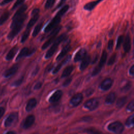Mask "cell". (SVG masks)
Listing matches in <instances>:
<instances>
[{"label": "cell", "mask_w": 134, "mask_h": 134, "mask_svg": "<svg viewBox=\"0 0 134 134\" xmlns=\"http://www.w3.org/2000/svg\"><path fill=\"white\" fill-rule=\"evenodd\" d=\"M108 130L115 133H121L124 130V127L121 122L118 121H116L110 123L107 127Z\"/></svg>", "instance_id": "cell-3"}, {"label": "cell", "mask_w": 134, "mask_h": 134, "mask_svg": "<svg viewBox=\"0 0 134 134\" xmlns=\"http://www.w3.org/2000/svg\"><path fill=\"white\" fill-rule=\"evenodd\" d=\"M39 15H37L36 16H34L32 17V18L30 19L29 22L28 23L27 26H26V29H30V28L35 24V23L37 21L38 18H39Z\"/></svg>", "instance_id": "cell-26"}, {"label": "cell", "mask_w": 134, "mask_h": 134, "mask_svg": "<svg viewBox=\"0 0 134 134\" xmlns=\"http://www.w3.org/2000/svg\"><path fill=\"white\" fill-rule=\"evenodd\" d=\"M123 49L125 52H128L131 49V38L129 34H127L123 43Z\"/></svg>", "instance_id": "cell-16"}, {"label": "cell", "mask_w": 134, "mask_h": 134, "mask_svg": "<svg viewBox=\"0 0 134 134\" xmlns=\"http://www.w3.org/2000/svg\"><path fill=\"white\" fill-rule=\"evenodd\" d=\"M25 0H17L16 2L14 3V5L12 7V9H14L16 8L17 7L20 6L21 4H22L24 2Z\"/></svg>", "instance_id": "cell-41"}, {"label": "cell", "mask_w": 134, "mask_h": 134, "mask_svg": "<svg viewBox=\"0 0 134 134\" xmlns=\"http://www.w3.org/2000/svg\"><path fill=\"white\" fill-rule=\"evenodd\" d=\"M71 58V55H68L60 63H59V64L53 69V72H52V73H53V74H55V73H57L60 70V69H61V68L62 67V65H63L64 64H65V63H66L67 62H68V61L70 60Z\"/></svg>", "instance_id": "cell-21"}, {"label": "cell", "mask_w": 134, "mask_h": 134, "mask_svg": "<svg viewBox=\"0 0 134 134\" xmlns=\"http://www.w3.org/2000/svg\"><path fill=\"white\" fill-rule=\"evenodd\" d=\"M126 110L129 112H132L134 110V102L131 100L127 106Z\"/></svg>", "instance_id": "cell-39"}, {"label": "cell", "mask_w": 134, "mask_h": 134, "mask_svg": "<svg viewBox=\"0 0 134 134\" xmlns=\"http://www.w3.org/2000/svg\"><path fill=\"white\" fill-rule=\"evenodd\" d=\"M69 8V6L68 5H65L59 9V10L57 12L56 15L60 17H62L68 10Z\"/></svg>", "instance_id": "cell-30"}, {"label": "cell", "mask_w": 134, "mask_h": 134, "mask_svg": "<svg viewBox=\"0 0 134 134\" xmlns=\"http://www.w3.org/2000/svg\"><path fill=\"white\" fill-rule=\"evenodd\" d=\"M27 9V5L26 4H24L23 5H22L15 13V14L14 15L13 17V20L20 17V16H21L22 15L24 14V13L26 10V9Z\"/></svg>", "instance_id": "cell-19"}, {"label": "cell", "mask_w": 134, "mask_h": 134, "mask_svg": "<svg viewBox=\"0 0 134 134\" xmlns=\"http://www.w3.org/2000/svg\"><path fill=\"white\" fill-rule=\"evenodd\" d=\"M129 73L130 75H134V65H132L129 69Z\"/></svg>", "instance_id": "cell-49"}, {"label": "cell", "mask_w": 134, "mask_h": 134, "mask_svg": "<svg viewBox=\"0 0 134 134\" xmlns=\"http://www.w3.org/2000/svg\"><path fill=\"white\" fill-rule=\"evenodd\" d=\"M30 29H27L25 31V32H24L23 35H22L21 38L20 42L21 43L25 42L26 41V40L28 39V38L29 36V34H30Z\"/></svg>", "instance_id": "cell-33"}, {"label": "cell", "mask_w": 134, "mask_h": 134, "mask_svg": "<svg viewBox=\"0 0 134 134\" xmlns=\"http://www.w3.org/2000/svg\"><path fill=\"white\" fill-rule=\"evenodd\" d=\"M116 53H113L110 57L109 58L108 62H107V65H111L113 64L114 63V62L116 61Z\"/></svg>", "instance_id": "cell-38"}, {"label": "cell", "mask_w": 134, "mask_h": 134, "mask_svg": "<svg viewBox=\"0 0 134 134\" xmlns=\"http://www.w3.org/2000/svg\"><path fill=\"white\" fill-rule=\"evenodd\" d=\"M18 50V48L17 46H15V47H13L9 51L8 53L7 54V55L6 56V59L7 61H9V60L13 59V58L14 57L16 53H17Z\"/></svg>", "instance_id": "cell-20"}, {"label": "cell", "mask_w": 134, "mask_h": 134, "mask_svg": "<svg viewBox=\"0 0 134 134\" xmlns=\"http://www.w3.org/2000/svg\"><path fill=\"white\" fill-rule=\"evenodd\" d=\"M61 19V17L55 15L52 19L50 21V23L47 25L44 29V32H48L51 31L53 29L57 26V25L60 23Z\"/></svg>", "instance_id": "cell-5"}, {"label": "cell", "mask_w": 134, "mask_h": 134, "mask_svg": "<svg viewBox=\"0 0 134 134\" xmlns=\"http://www.w3.org/2000/svg\"><path fill=\"white\" fill-rule=\"evenodd\" d=\"M5 112V109L2 106H0V119L4 116Z\"/></svg>", "instance_id": "cell-48"}, {"label": "cell", "mask_w": 134, "mask_h": 134, "mask_svg": "<svg viewBox=\"0 0 134 134\" xmlns=\"http://www.w3.org/2000/svg\"><path fill=\"white\" fill-rule=\"evenodd\" d=\"M12 1H13V0H3V1L0 4H1V5H5V4H7V3L10 2H12Z\"/></svg>", "instance_id": "cell-50"}, {"label": "cell", "mask_w": 134, "mask_h": 134, "mask_svg": "<svg viewBox=\"0 0 134 134\" xmlns=\"http://www.w3.org/2000/svg\"><path fill=\"white\" fill-rule=\"evenodd\" d=\"M18 118V114L17 112H12L8 115L4 120V126L9 127L13 125L17 121Z\"/></svg>", "instance_id": "cell-4"}, {"label": "cell", "mask_w": 134, "mask_h": 134, "mask_svg": "<svg viewBox=\"0 0 134 134\" xmlns=\"http://www.w3.org/2000/svg\"><path fill=\"white\" fill-rule=\"evenodd\" d=\"M67 37V35L65 33L62 34L56 38L54 41L53 42V44L51 46L50 48L47 51L45 55L46 59H49L51 58L57 49L58 46L60 44L61 42L63 41Z\"/></svg>", "instance_id": "cell-1"}, {"label": "cell", "mask_w": 134, "mask_h": 134, "mask_svg": "<svg viewBox=\"0 0 134 134\" xmlns=\"http://www.w3.org/2000/svg\"><path fill=\"white\" fill-rule=\"evenodd\" d=\"M62 28L61 26H58L56 27H55L54 29H53L48 36L49 38L48 39L42 44L41 47L42 50H44L47 48H48L53 42L54 41L55 39L56 38L57 35L58 34V33L60 32Z\"/></svg>", "instance_id": "cell-2"}, {"label": "cell", "mask_w": 134, "mask_h": 134, "mask_svg": "<svg viewBox=\"0 0 134 134\" xmlns=\"http://www.w3.org/2000/svg\"><path fill=\"white\" fill-rule=\"evenodd\" d=\"M29 49L27 47H24L18 53L17 58L16 60L21 59V58L25 57V56H28L29 55Z\"/></svg>", "instance_id": "cell-23"}, {"label": "cell", "mask_w": 134, "mask_h": 134, "mask_svg": "<svg viewBox=\"0 0 134 134\" xmlns=\"http://www.w3.org/2000/svg\"><path fill=\"white\" fill-rule=\"evenodd\" d=\"M80 66V69L81 71L84 70L89 65L91 61V57L90 55H86L82 60Z\"/></svg>", "instance_id": "cell-17"}, {"label": "cell", "mask_w": 134, "mask_h": 134, "mask_svg": "<svg viewBox=\"0 0 134 134\" xmlns=\"http://www.w3.org/2000/svg\"><path fill=\"white\" fill-rule=\"evenodd\" d=\"M86 50L84 48L80 49L75 54L74 58V62H78L82 60L86 55Z\"/></svg>", "instance_id": "cell-12"}, {"label": "cell", "mask_w": 134, "mask_h": 134, "mask_svg": "<svg viewBox=\"0 0 134 134\" xmlns=\"http://www.w3.org/2000/svg\"><path fill=\"white\" fill-rule=\"evenodd\" d=\"M71 49V46L70 44V42H69L67 44H66L62 49L60 53L58 54L56 58V60L59 61L61 60L62 58H63L66 54L67 53L70 51Z\"/></svg>", "instance_id": "cell-14"}, {"label": "cell", "mask_w": 134, "mask_h": 134, "mask_svg": "<svg viewBox=\"0 0 134 134\" xmlns=\"http://www.w3.org/2000/svg\"><path fill=\"white\" fill-rule=\"evenodd\" d=\"M115 99H116L115 93L114 92H110L108 94V95L106 97L105 103L106 104H108V105L111 104L114 102Z\"/></svg>", "instance_id": "cell-22"}, {"label": "cell", "mask_w": 134, "mask_h": 134, "mask_svg": "<svg viewBox=\"0 0 134 134\" xmlns=\"http://www.w3.org/2000/svg\"><path fill=\"white\" fill-rule=\"evenodd\" d=\"M38 71H39V68L37 66V67H36V68L34 70V71L32 72V75L33 76H34V75H35L37 73H38Z\"/></svg>", "instance_id": "cell-52"}, {"label": "cell", "mask_w": 134, "mask_h": 134, "mask_svg": "<svg viewBox=\"0 0 134 134\" xmlns=\"http://www.w3.org/2000/svg\"><path fill=\"white\" fill-rule=\"evenodd\" d=\"M101 69H102V68L98 66V65L97 66H96L94 69L93 71L92 72V76H95L97 74H98L99 73V72L101 71Z\"/></svg>", "instance_id": "cell-40"}, {"label": "cell", "mask_w": 134, "mask_h": 134, "mask_svg": "<svg viewBox=\"0 0 134 134\" xmlns=\"http://www.w3.org/2000/svg\"><path fill=\"white\" fill-rule=\"evenodd\" d=\"M124 41V36L123 35H120L119 36H118V38H117V42H116V49H118L122 43Z\"/></svg>", "instance_id": "cell-34"}, {"label": "cell", "mask_w": 134, "mask_h": 134, "mask_svg": "<svg viewBox=\"0 0 134 134\" xmlns=\"http://www.w3.org/2000/svg\"><path fill=\"white\" fill-rule=\"evenodd\" d=\"M107 57V53L106 51V50H103V52L102 53V55H101V57H100V59L99 63L98 64V66L100 67V68L103 67V66L104 65V64H105V63L106 61Z\"/></svg>", "instance_id": "cell-27"}, {"label": "cell", "mask_w": 134, "mask_h": 134, "mask_svg": "<svg viewBox=\"0 0 134 134\" xmlns=\"http://www.w3.org/2000/svg\"><path fill=\"white\" fill-rule=\"evenodd\" d=\"M23 80H24V77L21 76L20 78L18 79L17 80L14 81L13 82V83L12 84V85L13 86H15V87L19 86L22 83V82L23 81Z\"/></svg>", "instance_id": "cell-37"}, {"label": "cell", "mask_w": 134, "mask_h": 134, "mask_svg": "<svg viewBox=\"0 0 134 134\" xmlns=\"http://www.w3.org/2000/svg\"><path fill=\"white\" fill-rule=\"evenodd\" d=\"M93 92H94L93 88H88L86 90V91L85 92V95L86 96H90L93 93Z\"/></svg>", "instance_id": "cell-42"}, {"label": "cell", "mask_w": 134, "mask_h": 134, "mask_svg": "<svg viewBox=\"0 0 134 134\" xmlns=\"http://www.w3.org/2000/svg\"><path fill=\"white\" fill-rule=\"evenodd\" d=\"M73 69L74 66L73 65H69L66 67L62 72L61 77H65L69 76L71 74V72L73 71Z\"/></svg>", "instance_id": "cell-24"}, {"label": "cell", "mask_w": 134, "mask_h": 134, "mask_svg": "<svg viewBox=\"0 0 134 134\" xmlns=\"http://www.w3.org/2000/svg\"><path fill=\"white\" fill-rule=\"evenodd\" d=\"M66 0H60V2L58 3V5H57V6L55 7V8L54 9V10H56V9L59 8L60 7H61L65 3V2H66Z\"/></svg>", "instance_id": "cell-46"}, {"label": "cell", "mask_w": 134, "mask_h": 134, "mask_svg": "<svg viewBox=\"0 0 134 134\" xmlns=\"http://www.w3.org/2000/svg\"><path fill=\"white\" fill-rule=\"evenodd\" d=\"M35 117L33 115H28L26 117L21 124V127L24 129H28L34 123Z\"/></svg>", "instance_id": "cell-7"}, {"label": "cell", "mask_w": 134, "mask_h": 134, "mask_svg": "<svg viewBox=\"0 0 134 134\" xmlns=\"http://www.w3.org/2000/svg\"><path fill=\"white\" fill-rule=\"evenodd\" d=\"M37 104V100L35 98H32L30 99L26 106V110L27 111H31L33 108L35 107Z\"/></svg>", "instance_id": "cell-18"}, {"label": "cell", "mask_w": 134, "mask_h": 134, "mask_svg": "<svg viewBox=\"0 0 134 134\" xmlns=\"http://www.w3.org/2000/svg\"><path fill=\"white\" fill-rule=\"evenodd\" d=\"M72 77H68V78H67L65 81H64V82H63V83L62 84V85L63 86H67L68 85H69L70 84V83L71 82V81H72Z\"/></svg>", "instance_id": "cell-44"}, {"label": "cell", "mask_w": 134, "mask_h": 134, "mask_svg": "<svg viewBox=\"0 0 134 134\" xmlns=\"http://www.w3.org/2000/svg\"><path fill=\"white\" fill-rule=\"evenodd\" d=\"M43 21H41V22L39 23L35 26V27L34 28V31L32 32V36L34 37H36L38 35L39 32L41 31V29L43 27Z\"/></svg>", "instance_id": "cell-25"}, {"label": "cell", "mask_w": 134, "mask_h": 134, "mask_svg": "<svg viewBox=\"0 0 134 134\" xmlns=\"http://www.w3.org/2000/svg\"><path fill=\"white\" fill-rule=\"evenodd\" d=\"M131 81H128L127 82H126L125 83V84L120 88V90L122 92H126L127 91H128L131 87Z\"/></svg>", "instance_id": "cell-32"}, {"label": "cell", "mask_w": 134, "mask_h": 134, "mask_svg": "<svg viewBox=\"0 0 134 134\" xmlns=\"http://www.w3.org/2000/svg\"><path fill=\"white\" fill-rule=\"evenodd\" d=\"M18 64H14L11 67L8 68L7 70H6L3 74V76L5 78H8L13 75H14L16 72L18 71Z\"/></svg>", "instance_id": "cell-11"}, {"label": "cell", "mask_w": 134, "mask_h": 134, "mask_svg": "<svg viewBox=\"0 0 134 134\" xmlns=\"http://www.w3.org/2000/svg\"><path fill=\"white\" fill-rule=\"evenodd\" d=\"M85 132H86L88 134H103L101 132L96 130L94 128H87L84 130Z\"/></svg>", "instance_id": "cell-35"}, {"label": "cell", "mask_w": 134, "mask_h": 134, "mask_svg": "<svg viewBox=\"0 0 134 134\" xmlns=\"http://www.w3.org/2000/svg\"><path fill=\"white\" fill-rule=\"evenodd\" d=\"M52 68H53V65H52V64H50L47 67V68L46 69V71H47V72H49V71L52 69Z\"/></svg>", "instance_id": "cell-51"}, {"label": "cell", "mask_w": 134, "mask_h": 134, "mask_svg": "<svg viewBox=\"0 0 134 134\" xmlns=\"http://www.w3.org/2000/svg\"><path fill=\"white\" fill-rule=\"evenodd\" d=\"M83 95L81 93H77L75 94L70 99V103L73 106L76 107L78 106L83 100Z\"/></svg>", "instance_id": "cell-9"}, {"label": "cell", "mask_w": 134, "mask_h": 134, "mask_svg": "<svg viewBox=\"0 0 134 134\" xmlns=\"http://www.w3.org/2000/svg\"><path fill=\"white\" fill-rule=\"evenodd\" d=\"M125 125L128 127H131L134 125V115H131L126 120L125 122Z\"/></svg>", "instance_id": "cell-29"}, {"label": "cell", "mask_w": 134, "mask_h": 134, "mask_svg": "<svg viewBox=\"0 0 134 134\" xmlns=\"http://www.w3.org/2000/svg\"><path fill=\"white\" fill-rule=\"evenodd\" d=\"M113 46H114V40L113 39H110L108 42L107 49L109 50H111L113 49Z\"/></svg>", "instance_id": "cell-43"}, {"label": "cell", "mask_w": 134, "mask_h": 134, "mask_svg": "<svg viewBox=\"0 0 134 134\" xmlns=\"http://www.w3.org/2000/svg\"><path fill=\"white\" fill-rule=\"evenodd\" d=\"M127 102V97L126 96H122L118 98L116 102V107L118 108L122 107Z\"/></svg>", "instance_id": "cell-28"}, {"label": "cell", "mask_w": 134, "mask_h": 134, "mask_svg": "<svg viewBox=\"0 0 134 134\" xmlns=\"http://www.w3.org/2000/svg\"><path fill=\"white\" fill-rule=\"evenodd\" d=\"M42 83L41 82H37L34 86V90H38L39 88H41V87L42 86Z\"/></svg>", "instance_id": "cell-47"}, {"label": "cell", "mask_w": 134, "mask_h": 134, "mask_svg": "<svg viewBox=\"0 0 134 134\" xmlns=\"http://www.w3.org/2000/svg\"><path fill=\"white\" fill-rule=\"evenodd\" d=\"M40 12V9L38 8H35L34 9H32L31 13V15L32 16H36L37 15H39V13Z\"/></svg>", "instance_id": "cell-45"}, {"label": "cell", "mask_w": 134, "mask_h": 134, "mask_svg": "<svg viewBox=\"0 0 134 134\" xmlns=\"http://www.w3.org/2000/svg\"><path fill=\"white\" fill-rule=\"evenodd\" d=\"M54 3H55V0H47L44 4V8L46 9H48L51 8L54 5Z\"/></svg>", "instance_id": "cell-36"}, {"label": "cell", "mask_w": 134, "mask_h": 134, "mask_svg": "<svg viewBox=\"0 0 134 134\" xmlns=\"http://www.w3.org/2000/svg\"><path fill=\"white\" fill-rule=\"evenodd\" d=\"M103 0H95L94 1L90 2L89 3H86L83 6L84 9L88 11L92 10L99 3H100Z\"/></svg>", "instance_id": "cell-13"}, {"label": "cell", "mask_w": 134, "mask_h": 134, "mask_svg": "<svg viewBox=\"0 0 134 134\" xmlns=\"http://www.w3.org/2000/svg\"><path fill=\"white\" fill-rule=\"evenodd\" d=\"M33 134H36V133H33Z\"/></svg>", "instance_id": "cell-54"}, {"label": "cell", "mask_w": 134, "mask_h": 134, "mask_svg": "<svg viewBox=\"0 0 134 134\" xmlns=\"http://www.w3.org/2000/svg\"><path fill=\"white\" fill-rule=\"evenodd\" d=\"M113 83V81L111 79L107 77L99 85V87L103 91H107L111 87Z\"/></svg>", "instance_id": "cell-10"}, {"label": "cell", "mask_w": 134, "mask_h": 134, "mask_svg": "<svg viewBox=\"0 0 134 134\" xmlns=\"http://www.w3.org/2000/svg\"><path fill=\"white\" fill-rule=\"evenodd\" d=\"M98 105V101L96 98H91L85 102L84 104V107L90 110H93L96 109Z\"/></svg>", "instance_id": "cell-6"}, {"label": "cell", "mask_w": 134, "mask_h": 134, "mask_svg": "<svg viewBox=\"0 0 134 134\" xmlns=\"http://www.w3.org/2000/svg\"><path fill=\"white\" fill-rule=\"evenodd\" d=\"M9 16V13L8 12L4 13L0 17V26L3 25L8 18Z\"/></svg>", "instance_id": "cell-31"}, {"label": "cell", "mask_w": 134, "mask_h": 134, "mask_svg": "<svg viewBox=\"0 0 134 134\" xmlns=\"http://www.w3.org/2000/svg\"><path fill=\"white\" fill-rule=\"evenodd\" d=\"M5 134H16L14 131H8L7 132H6Z\"/></svg>", "instance_id": "cell-53"}, {"label": "cell", "mask_w": 134, "mask_h": 134, "mask_svg": "<svg viewBox=\"0 0 134 134\" xmlns=\"http://www.w3.org/2000/svg\"><path fill=\"white\" fill-rule=\"evenodd\" d=\"M62 94H63V93L61 90L56 91L50 97L49 102L52 103H56L57 102H58L60 99V98L62 96Z\"/></svg>", "instance_id": "cell-15"}, {"label": "cell", "mask_w": 134, "mask_h": 134, "mask_svg": "<svg viewBox=\"0 0 134 134\" xmlns=\"http://www.w3.org/2000/svg\"><path fill=\"white\" fill-rule=\"evenodd\" d=\"M23 27V24H19L15 25L12 29V30L9 32L7 35V39L9 40H12L21 30Z\"/></svg>", "instance_id": "cell-8"}]
</instances>
